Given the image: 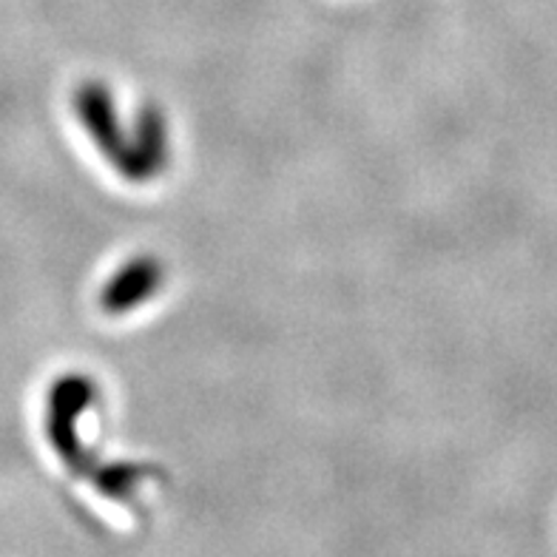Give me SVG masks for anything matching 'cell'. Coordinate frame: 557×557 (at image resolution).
I'll return each mask as SVG.
<instances>
[]
</instances>
